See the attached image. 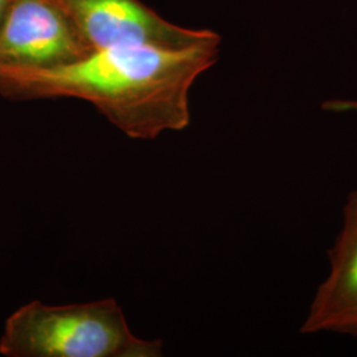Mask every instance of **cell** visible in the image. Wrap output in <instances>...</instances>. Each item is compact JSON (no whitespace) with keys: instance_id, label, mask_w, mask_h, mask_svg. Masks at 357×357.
<instances>
[{"instance_id":"cell-1","label":"cell","mask_w":357,"mask_h":357,"mask_svg":"<svg viewBox=\"0 0 357 357\" xmlns=\"http://www.w3.org/2000/svg\"><path fill=\"white\" fill-rule=\"evenodd\" d=\"M220 44L116 47L52 70L0 68V94L11 100H84L128 138L153 141L190 126V90L216 64Z\"/></svg>"},{"instance_id":"cell-2","label":"cell","mask_w":357,"mask_h":357,"mask_svg":"<svg viewBox=\"0 0 357 357\" xmlns=\"http://www.w3.org/2000/svg\"><path fill=\"white\" fill-rule=\"evenodd\" d=\"M7 357H160L163 343L135 336L113 298L50 306L32 301L6 321Z\"/></svg>"},{"instance_id":"cell-3","label":"cell","mask_w":357,"mask_h":357,"mask_svg":"<svg viewBox=\"0 0 357 357\" xmlns=\"http://www.w3.org/2000/svg\"><path fill=\"white\" fill-rule=\"evenodd\" d=\"M94 52L116 47L185 50L221 36L163 19L141 0H53Z\"/></svg>"},{"instance_id":"cell-4","label":"cell","mask_w":357,"mask_h":357,"mask_svg":"<svg viewBox=\"0 0 357 357\" xmlns=\"http://www.w3.org/2000/svg\"><path fill=\"white\" fill-rule=\"evenodd\" d=\"M96 52L53 0H11L0 33V68L52 70Z\"/></svg>"},{"instance_id":"cell-5","label":"cell","mask_w":357,"mask_h":357,"mask_svg":"<svg viewBox=\"0 0 357 357\" xmlns=\"http://www.w3.org/2000/svg\"><path fill=\"white\" fill-rule=\"evenodd\" d=\"M330 274L318 289L303 333L333 332L357 312V191L345 202L343 227L330 253Z\"/></svg>"},{"instance_id":"cell-6","label":"cell","mask_w":357,"mask_h":357,"mask_svg":"<svg viewBox=\"0 0 357 357\" xmlns=\"http://www.w3.org/2000/svg\"><path fill=\"white\" fill-rule=\"evenodd\" d=\"M323 107L326 110L331 112H357V101H343V100H335L324 103Z\"/></svg>"},{"instance_id":"cell-7","label":"cell","mask_w":357,"mask_h":357,"mask_svg":"<svg viewBox=\"0 0 357 357\" xmlns=\"http://www.w3.org/2000/svg\"><path fill=\"white\" fill-rule=\"evenodd\" d=\"M333 332L357 335V312L355 315L349 317L348 319H345L344 321H342V323L335 328V331Z\"/></svg>"},{"instance_id":"cell-8","label":"cell","mask_w":357,"mask_h":357,"mask_svg":"<svg viewBox=\"0 0 357 357\" xmlns=\"http://www.w3.org/2000/svg\"><path fill=\"white\" fill-rule=\"evenodd\" d=\"M10 1L11 0H0V33H1V29L4 26V22H6V16H7V11H8V7H10Z\"/></svg>"}]
</instances>
